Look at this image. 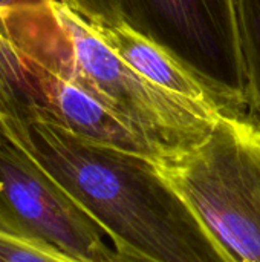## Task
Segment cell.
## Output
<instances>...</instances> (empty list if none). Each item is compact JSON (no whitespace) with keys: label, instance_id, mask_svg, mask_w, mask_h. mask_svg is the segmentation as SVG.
Here are the masks:
<instances>
[{"label":"cell","instance_id":"cell-1","mask_svg":"<svg viewBox=\"0 0 260 262\" xmlns=\"http://www.w3.org/2000/svg\"><path fill=\"white\" fill-rule=\"evenodd\" d=\"M0 126L104 230L116 252L150 262H228L153 160L48 121Z\"/></svg>","mask_w":260,"mask_h":262},{"label":"cell","instance_id":"cell-2","mask_svg":"<svg viewBox=\"0 0 260 262\" xmlns=\"http://www.w3.org/2000/svg\"><path fill=\"white\" fill-rule=\"evenodd\" d=\"M48 121L158 160L155 147L77 80L58 0L0 5V124Z\"/></svg>","mask_w":260,"mask_h":262},{"label":"cell","instance_id":"cell-3","mask_svg":"<svg viewBox=\"0 0 260 262\" xmlns=\"http://www.w3.org/2000/svg\"><path fill=\"white\" fill-rule=\"evenodd\" d=\"M153 163L227 261L260 262V124L248 112Z\"/></svg>","mask_w":260,"mask_h":262},{"label":"cell","instance_id":"cell-4","mask_svg":"<svg viewBox=\"0 0 260 262\" xmlns=\"http://www.w3.org/2000/svg\"><path fill=\"white\" fill-rule=\"evenodd\" d=\"M0 230L77 262H115L104 230L0 126Z\"/></svg>","mask_w":260,"mask_h":262},{"label":"cell","instance_id":"cell-5","mask_svg":"<svg viewBox=\"0 0 260 262\" xmlns=\"http://www.w3.org/2000/svg\"><path fill=\"white\" fill-rule=\"evenodd\" d=\"M120 5L129 26L247 104L234 0H120Z\"/></svg>","mask_w":260,"mask_h":262},{"label":"cell","instance_id":"cell-6","mask_svg":"<svg viewBox=\"0 0 260 262\" xmlns=\"http://www.w3.org/2000/svg\"><path fill=\"white\" fill-rule=\"evenodd\" d=\"M95 26L127 64L159 89L190 101L215 117L238 115L248 111L242 100L211 84L176 54L139 34L126 21Z\"/></svg>","mask_w":260,"mask_h":262},{"label":"cell","instance_id":"cell-7","mask_svg":"<svg viewBox=\"0 0 260 262\" xmlns=\"http://www.w3.org/2000/svg\"><path fill=\"white\" fill-rule=\"evenodd\" d=\"M247 106L260 104V0H234Z\"/></svg>","mask_w":260,"mask_h":262},{"label":"cell","instance_id":"cell-8","mask_svg":"<svg viewBox=\"0 0 260 262\" xmlns=\"http://www.w3.org/2000/svg\"><path fill=\"white\" fill-rule=\"evenodd\" d=\"M0 262H77L0 230Z\"/></svg>","mask_w":260,"mask_h":262},{"label":"cell","instance_id":"cell-9","mask_svg":"<svg viewBox=\"0 0 260 262\" xmlns=\"http://www.w3.org/2000/svg\"><path fill=\"white\" fill-rule=\"evenodd\" d=\"M95 25H113L123 20L120 0H58Z\"/></svg>","mask_w":260,"mask_h":262},{"label":"cell","instance_id":"cell-10","mask_svg":"<svg viewBox=\"0 0 260 262\" xmlns=\"http://www.w3.org/2000/svg\"><path fill=\"white\" fill-rule=\"evenodd\" d=\"M115 262H150L139 258V256H135V255H130V253H124V252H118V256Z\"/></svg>","mask_w":260,"mask_h":262},{"label":"cell","instance_id":"cell-11","mask_svg":"<svg viewBox=\"0 0 260 262\" xmlns=\"http://www.w3.org/2000/svg\"><path fill=\"white\" fill-rule=\"evenodd\" d=\"M247 112L251 115V118H254L260 124V104H250Z\"/></svg>","mask_w":260,"mask_h":262},{"label":"cell","instance_id":"cell-12","mask_svg":"<svg viewBox=\"0 0 260 262\" xmlns=\"http://www.w3.org/2000/svg\"><path fill=\"white\" fill-rule=\"evenodd\" d=\"M15 2H20V0H0V5H8V3H15Z\"/></svg>","mask_w":260,"mask_h":262}]
</instances>
